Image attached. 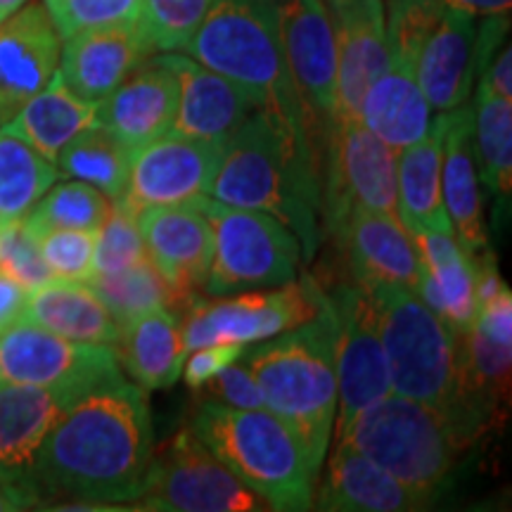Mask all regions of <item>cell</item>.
Returning a JSON list of instances; mask_svg holds the SVG:
<instances>
[{"mask_svg": "<svg viewBox=\"0 0 512 512\" xmlns=\"http://www.w3.org/2000/svg\"><path fill=\"white\" fill-rule=\"evenodd\" d=\"M155 456L145 389L117 375L64 411L34 463L38 503H128L143 491Z\"/></svg>", "mask_w": 512, "mask_h": 512, "instance_id": "6da1fadb", "label": "cell"}, {"mask_svg": "<svg viewBox=\"0 0 512 512\" xmlns=\"http://www.w3.org/2000/svg\"><path fill=\"white\" fill-rule=\"evenodd\" d=\"M211 200L273 214L313 259L320 238L316 150L266 110H254L223 143Z\"/></svg>", "mask_w": 512, "mask_h": 512, "instance_id": "7a4b0ae2", "label": "cell"}, {"mask_svg": "<svg viewBox=\"0 0 512 512\" xmlns=\"http://www.w3.org/2000/svg\"><path fill=\"white\" fill-rule=\"evenodd\" d=\"M240 361L259 382L268 411L299 439L318 477L337 415L335 332L325 292L316 316L299 328L247 347Z\"/></svg>", "mask_w": 512, "mask_h": 512, "instance_id": "3957f363", "label": "cell"}, {"mask_svg": "<svg viewBox=\"0 0 512 512\" xmlns=\"http://www.w3.org/2000/svg\"><path fill=\"white\" fill-rule=\"evenodd\" d=\"M183 50L242 88L259 110L273 114L313 147L287 72L275 0H211L207 15Z\"/></svg>", "mask_w": 512, "mask_h": 512, "instance_id": "277c9868", "label": "cell"}, {"mask_svg": "<svg viewBox=\"0 0 512 512\" xmlns=\"http://www.w3.org/2000/svg\"><path fill=\"white\" fill-rule=\"evenodd\" d=\"M190 430L271 510L313 508L316 472L294 432L268 408L202 401Z\"/></svg>", "mask_w": 512, "mask_h": 512, "instance_id": "5b68a950", "label": "cell"}, {"mask_svg": "<svg viewBox=\"0 0 512 512\" xmlns=\"http://www.w3.org/2000/svg\"><path fill=\"white\" fill-rule=\"evenodd\" d=\"M335 444L356 448L432 505L467 448L444 411L392 392L358 415Z\"/></svg>", "mask_w": 512, "mask_h": 512, "instance_id": "8992f818", "label": "cell"}, {"mask_svg": "<svg viewBox=\"0 0 512 512\" xmlns=\"http://www.w3.org/2000/svg\"><path fill=\"white\" fill-rule=\"evenodd\" d=\"M366 292L375 304L392 394L446 413L456 389V332L413 287L377 285Z\"/></svg>", "mask_w": 512, "mask_h": 512, "instance_id": "52a82bcc", "label": "cell"}, {"mask_svg": "<svg viewBox=\"0 0 512 512\" xmlns=\"http://www.w3.org/2000/svg\"><path fill=\"white\" fill-rule=\"evenodd\" d=\"M214 233V254L204 283L211 297L266 290L294 280L302 256L297 235L256 209L230 207L211 197L200 200Z\"/></svg>", "mask_w": 512, "mask_h": 512, "instance_id": "ba28073f", "label": "cell"}, {"mask_svg": "<svg viewBox=\"0 0 512 512\" xmlns=\"http://www.w3.org/2000/svg\"><path fill=\"white\" fill-rule=\"evenodd\" d=\"M136 510L264 512V498L247 489L192 430H181L155 451Z\"/></svg>", "mask_w": 512, "mask_h": 512, "instance_id": "9c48e42d", "label": "cell"}, {"mask_svg": "<svg viewBox=\"0 0 512 512\" xmlns=\"http://www.w3.org/2000/svg\"><path fill=\"white\" fill-rule=\"evenodd\" d=\"M323 304V290L304 278L302 283L238 292L235 297L197 299L181 316L185 349L195 351L209 344L264 342L280 332L294 330L311 320Z\"/></svg>", "mask_w": 512, "mask_h": 512, "instance_id": "30bf717a", "label": "cell"}, {"mask_svg": "<svg viewBox=\"0 0 512 512\" xmlns=\"http://www.w3.org/2000/svg\"><path fill=\"white\" fill-rule=\"evenodd\" d=\"M325 178H320V221L332 235L358 209L396 214V150L361 119L335 121L328 131Z\"/></svg>", "mask_w": 512, "mask_h": 512, "instance_id": "8fae6325", "label": "cell"}, {"mask_svg": "<svg viewBox=\"0 0 512 512\" xmlns=\"http://www.w3.org/2000/svg\"><path fill=\"white\" fill-rule=\"evenodd\" d=\"M325 302L335 332L337 415L332 434L337 439L366 408L392 392V387L370 294L361 285L344 283L325 292Z\"/></svg>", "mask_w": 512, "mask_h": 512, "instance_id": "7c38bea8", "label": "cell"}, {"mask_svg": "<svg viewBox=\"0 0 512 512\" xmlns=\"http://www.w3.org/2000/svg\"><path fill=\"white\" fill-rule=\"evenodd\" d=\"M117 375L119 358L105 344L74 342L24 320L0 332V382L53 389L79 399Z\"/></svg>", "mask_w": 512, "mask_h": 512, "instance_id": "4fadbf2b", "label": "cell"}, {"mask_svg": "<svg viewBox=\"0 0 512 512\" xmlns=\"http://www.w3.org/2000/svg\"><path fill=\"white\" fill-rule=\"evenodd\" d=\"M283 53L306 131L328 136L335 121L337 53L325 0H275Z\"/></svg>", "mask_w": 512, "mask_h": 512, "instance_id": "5bb4252c", "label": "cell"}, {"mask_svg": "<svg viewBox=\"0 0 512 512\" xmlns=\"http://www.w3.org/2000/svg\"><path fill=\"white\" fill-rule=\"evenodd\" d=\"M223 143L169 131L136 147L124 197L138 209L204 200L221 164Z\"/></svg>", "mask_w": 512, "mask_h": 512, "instance_id": "9a60e30c", "label": "cell"}, {"mask_svg": "<svg viewBox=\"0 0 512 512\" xmlns=\"http://www.w3.org/2000/svg\"><path fill=\"white\" fill-rule=\"evenodd\" d=\"M145 256L171 287L176 311L200 299L214 254V233L200 202L145 207L138 214Z\"/></svg>", "mask_w": 512, "mask_h": 512, "instance_id": "2e32d148", "label": "cell"}, {"mask_svg": "<svg viewBox=\"0 0 512 512\" xmlns=\"http://www.w3.org/2000/svg\"><path fill=\"white\" fill-rule=\"evenodd\" d=\"M74 401L53 389L0 382V484L24 508L38 503L31 484L38 448Z\"/></svg>", "mask_w": 512, "mask_h": 512, "instance_id": "e0dca14e", "label": "cell"}, {"mask_svg": "<svg viewBox=\"0 0 512 512\" xmlns=\"http://www.w3.org/2000/svg\"><path fill=\"white\" fill-rule=\"evenodd\" d=\"M325 8L337 53L335 121L358 119L363 95L389 64L384 0H325Z\"/></svg>", "mask_w": 512, "mask_h": 512, "instance_id": "ac0fdd59", "label": "cell"}, {"mask_svg": "<svg viewBox=\"0 0 512 512\" xmlns=\"http://www.w3.org/2000/svg\"><path fill=\"white\" fill-rule=\"evenodd\" d=\"M62 38L46 5H22L0 24V128L41 93L60 64Z\"/></svg>", "mask_w": 512, "mask_h": 512, "instance_id": "d6986e66", "label": "cell"}, {"mask_svg": "<svg viewBox=\"0 0 512 512\" xmlns=\"http://www.w3.org/2000/svg\"><path fill=\"white\" fill-rule=\"evenodd\" d=\"M152 55L138 19L79 31L64 38L60 72L64 86L81 100L98 105Z\"/></svg>", "mask_w": 512, "mask_h": 512, "instance_id": "ffe728a7", "label": "cell"}, {"mask_svg": "<svg viewBox=\"0 0 512 512\" xmlns=\"http://www.w3.org/2000/svg\"><path fill=\"white\" fill-rule=\"evenodd\" d=\"M356 285L363 290L377 285L418 287L420 254L413 235L396 214L358 209L332 233Z\"/></svg>", "mask_w": 512, "mask_h": 512, "instance_id": "44dd1931", "label": "cell"}, {"mask_svg": "<svg viewBox=\"0 0 512 512\" xmlns=\"http://www.w3.org/2000/svg\"><path fill=\"white\" fill-rule=\"evenodd\" d=\"M178 107V81L162 57L145 60L128 79L98 102L95 124L128 150L171 131Z\"/></svg>", "mask_w": 512, "mask_h": 512, "instance_id": "7402d4cb", "label": "cell"}, {"mask_svg": "<svg viewBox=\"0 0 512 512\" xmlns=\"http://www.w3.org/2000/svg\"><path fill=\"white\" fill-rule=\"evenodd\" d=\"M162 60L178 81V107L171 131L221 143L249 114L259 110L242 88L192 57L166 53Z\"/></svg>", "mask_w": 512, "mask_h": 512, "instance_id": "603a6c76", "label": "cell"}, {"mask_svg": "<svg viewBox=\"0 0 512 512\" xmlns=\"http://www.w3.org/2000/svg\"><path fill=\"white\" fill-rule=\"evenodd\" d=\"M444 124V157H441V195L451 228L467 254L489 247L484 226L482 190L475 157V112L472 107L439 112Z\"/></svg>", "mask_w": 512, "mask_h": 512, "instance_id": "cb8c5ba5", "label": "cell"}, {"mask_svg": "<svg viewBox=\"0 0 512 512\" xmlns=\"http://www.w3.org/2000/svg\"><path fill=\"white\" fill-rule=\"evenodd\" d=\"M415 76L432 110L448 112L465 105L477 76L475 15L444 10L439 24L422 43Z\"/></svg>", "mask_w": 512, "mask_h": 512, "instance_id": "d4e9b609", "label": "cell"}, {"mask_svg": "<svg viewBox=\"0 0 512 512\" xmlns=\"http://www.w3.org/2000/svg\"><path fill=\"white\" fill-rule=\"evenodd\" d=\"M313 505L328 512H411L432 508L430 501L347 444H335L323 482L313 494Z\"/></svg>", "mask_w": 512, "mask_h": 512, "instance_id": "484cf974", "label": "cell"}, {"mask_svg": "<svg viewBox=\"0 0 512 512\" xmlns=\"http://www.w3.org/2000/svg\"><path fill=\"white\" fill-rule=\"evenodd\" d=\"M420 254V280L415 292L453 332L475 320V261L460 247L453 230L411 233Z\"/></svg>", "mask_w": 512, "mask_h": 512, "instance_id": "4316f807", "label": "cell"}, {"mask_svg": "<svg viewBox=\"0 0 512 512\" xmlns=\"http://www.w3.org/2000/svg\"><path fill=\"white\" fill-rule=\"evenodd\" d=\"M19 320L64 339L105 344L112 349L121 332L119 323L93 287L76 280H50L27 292Z\"/></svg>", "mask_w": 512, "mask_h": 512, "instance_id": "83f0119b", "label": "cell"}, {"mask_svg": "<svg viewBox=\"0 0 512 512\" xmlns=\"http://www.w3.org/2000/svg\"><path fill=\"white\" fill-rule=\"evenodd\" d=\"M358 119L396 152L418 143L430 131L432 107L420 91L415 62L389 60L363 95Z\"/></svg>", "mask_w": 512, "mask_h": 512, "instance_id": "f1b7e54d", "label": "cell"}, {"mask_svg": "<svg viewBox=\"0 0 512 512\" xmlns=\"http://www.w3.org/2000/svg\"><path fill=\"white\" fill-rule=\"evenodd\" d=\"M119 366L145 392L171 387L181 377L185 356L181 316L174 309H157L121 325L114 344Z\"/></svg>", "mask_w": 512, "mask_h": 512, "instance_id": "f546056e", "label": "cell"}, {"mask_svg": "<svg viewBox=\"0 0 512 512\" xmlns=\"http://www.w3.org/2000/svg\"><path fill=\"white\" fill-rule=\"evenodd\" d=\"M444 124L441 114L418 143L396 152V216L408 233L453 230L441 195Z\"/></svg>", "mask_w": 512, "mask_h": 512, "instance_id": "4dcf8cb0", "label": "cell"}, {"mask_svg": "<svg viewBox=\"0 0 512 512\" xmlns=\"http://www.w3.org/2000/svg\"><path fill=\"white\" fill-rule=\"evenodd\" d=\"M95 117L98 105L69 91L55 69L46 88L36 93L5 126L55 164L67 143L95 124Z\"/></svg>", "mask_w": 512, "mask_h": 512, "instance_id": "1f68e13d", "label": "cell"}, {"mask_svg": "<svg viewBox=\"0 0 512 512\" xmlns=\"http://www.w3.org/2000/svg\"><path fill=\"white\" fill-rule=\"evenodd\" d=\"M57 178V164L8 126L0 128V223L24 219Z\"/></svg>", "mask_w": 512, "mask_h": 512, "instance_id": "d6a6232c", "label": "cell"}, {"mask_svg": "<svg viewBox=\"0 0 512 512\" xmlns=\"http://www.w3.org/2000/svg\"><path fill=\"white\" fill-rule=\"evenodd\" d=\"M472 112L479 181L496 197L508 200L512 192V100L491 93L479 81Z\"/></svg>", "mask_w": 512, "mask_h": 512, "instance_id": "836d02e7", "label": "cell"}, {"mask_svg": "<svg viewBox=\"0 0 512 512\" xmlns=\"http://www.w3.org/2000/svg\"><path fill=\"white\" fill-rule=\"evenodd\" d=\"M55 164L62 176L93 185L110 200L126 195L131 150L98 124L81 131L72 143H67Z\"/></svg>", "mask_w": 512, "mask_h": 512, "instance_id": "e575fe53", "label": "cell"}, {"mask_svg": "<svg viewBox=\"0 0 512 512\" xmlns=\"http://www.w3.org/2000/svg\"><path fill=\"white\" fill-rule=\"evenodd\" d=\"M86 283L93 287V292L102 299V304L110 309L119 328L128 320L143 316V313L157 309L176 311L174 292H171V287L166 285V280L150 264L147 256L138 264L124 268V271L91 275Z\"/></svg>", "mask_w": 512, "mask_h": 512, "instance_id": "d590c367", "label": "cell"}, {"mask_svg": "<svg viewBox=\"0 0 512 512\" xmlns=\"http://www.w3.org/2000/svg\"><path fill=\"white\" fill-rule=\"evenodd\" d=\"M110 204V197L102 195L98 188L74 178L69 183L53 185L24 216V223L31 233L48 228L98 230L110 214Z\"/></svg>", "mask_w": 512, "mask_h": 512, "instance_id": "8d00e7d4", "label": "cell"}, {"mask_svg": "<svg viewBox=\"0 0 512 512\" xmlns=\"http://www.w3.org/2000/svg\"><path fill=\"white\" fill-rule=\"evenodd\" d=\"M211 0H140L138 27L152 53H176L207 15Z\"/></svg>", "mask_w": 512, "mask_h": 512, "instance_id": "74e56055", "label": "cell"}, {"mask_svg": "<svg viewBox=\"0 0 512 512\" xmlns=\"http://www.w3.org/2000/svg\"><path fill=\"white\" fill-rule=\"evenodd\" d=\"M140 209L126 197H117L110 204V214L95 233L93 275L117 273L145 259L143 235L138 223Z\"/></svg>", "mask_w": 512, "mask_h": 512, "instance_id": "f35d334b", "label": "cell"}, {"mask_svg": "<svg viewBox=\"0 0 512 512\" xmlns=\"http://www.w3.org/2000/svg\"><path fill=\"white\" fill-rule=\"evenodd\" d=\"M444 0H384L389 60L415 62L422 43L444 15Z\"/></svg>", "mask_w": 512, "mask_h": 512, "instance_id": "ab89813d", "label": "cell"}, {"mask_svg": "<svg viewBox=\"0 0 512 512\" xmlns=\"http://www.w3.org/2000/svg\"><path fill=\"white\" fill-rule=\"evenodd\" d=\"M95 233L98 230L48 228L31 233L36 238L38 252L46 261L55 280H76L86 283L93 275Z\"/></svg>", "mask_w": 512, "mask_h": 512, "instance_id": "60d3db41", "label": "cell"}, {"mask_svg": "<svg viewBox=\"0 0 512 512\" xmlns=\"http://www.w3.org/2000/svg\"><path fill=\"white\" fill-rule=\"evenodd\" d=\"M0 273L27 292L55 280L24 219L0 223Z\"/></svg>", "mask_w": 512, "mask_h": 512, "instance_id": "b9f144b4", "label": "cell"}, {"mask_svg": "<svg viewBox=\"0 0 512 512\" xmlns=\"http://www.w3.org/2000/svg\"><path fill=\"white\" fill-rule=\"evenodd\" d=\"M57 36L69 38L79 31L138 19L140 0H43Z\"/></svg>", "mask_w": 512, "mask_h": 512, "instance_id": "7bdbcfd3", "label": "cell"}, {"mask_svg": "<svg viewBox=\"0 0 512 512\" xmlns=\"http://www.w3.org/2000/svg\"><path fill=\"white\" fill-rule=\"evenodd\" d=\"M200 396L204 401L221 403V406L230 408H266L264 394H261L259 382L249 373L245 363H230L221 373H216L211 380L202 384Z\"/></svg>", "mask_w": 512, "mask_h": 512, "instance_id": "ee69618b", "label": "cell"}, {"mask_svg": "<svg viewBox=\"0 0 512 512\" xmlns=\"http://www.w3.org/2000/svg\"><path fill=\"white\" fill-rule=\"evenodd\" d=\"M245 349L247 347H242V344H209V347L195 349L181 370L185 387H190L192 392L200 389L204 382L221 373L223 368H228L230 363L240 361Z\"/></svg>", "mask_w": 512, "mask_h": 512, "instance_id": "f6af8a7d", "label": "cell"}, {"mask_svg": "<svg viewBox=\"0 0 512 512\" xmlns=\"http://www.w3.org/2000/svg\"><path fill=\"white\" fill-rule=\"evenodd\" d=\"M491 93L501 95L505 100H512V50L510 46L501 48L496 57H491L486 69L482 72V79Z\"/></svg>", "mask_w": 512, "mask_h": 512, "instance_id": "bcb514c9", "label": "cell"}, {"mask_svg": "<svg viewBox=\"0 0 512 512\" xmlns=\"http://www.w3.org/2000/svg\"><path fill=\"white\" fill-rule=\"evenodd\" d=\"M24 297H27V290L0 273V332L8 330L22 316Z\"/></svg>", "mask_w": 512, "mask_h": 512, "instance_id": "7dc6e473", "label": "cell"}, {"mask_svg": "<svg viewBox=\"0 0 512 512\" xmlns=\"http://www.w3.org/2000/svg\"><path fill=\"white\" fill-rule=\"evenodd\" d=\"M446 8L467 12V15H508L512 0H444Z\"/></svg>", "mask_w": 512, "mask_h": 512, "instance_id": "c3c4849f", "label": "cell"}, {"mask_svg": "<svg viewBox=\"0 0 512 512\" xmlns=\"http://www.w3.org/2000/svg\"><path fill=\"white\" fill-rule=\"evenodd\" d=\"M10 510H24V505L17 501L15 494H10V491L0 484V512H10Z\"/></svg>", "mask_w": 512, "mask_h": 512, "instance_id": "681fc988", "label": "cell"}, {"mask_svg": "<svg viewBox=\"0 0 512 512\" xmlns=\"http://www.w3.org/2000/svg\"><path fill=\"white\" fill-rule=\"evenodd\" d=\"M27 3L29 0H0V24H3L8 17L15 15V12Z\"/></svg>", "mask_w": 512, "mask_h": 512, "instance_id": "f907efd6", "label": "cell"}]
</instances>
